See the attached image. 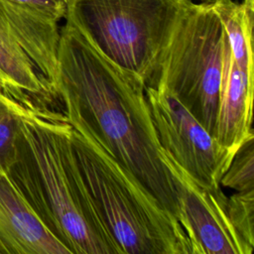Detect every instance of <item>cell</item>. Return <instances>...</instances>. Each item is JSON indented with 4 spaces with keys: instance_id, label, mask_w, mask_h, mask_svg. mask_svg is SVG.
Wrapping results in <instances>:
<instances>
[{
    "instance_id": "obj_1",
    "label": "cell",
    "mask_w": 254,
    "mask_h": 254,
    "mask_svg": "<svg viewBox=\"0 0 254 254\" xmlns=\"http://www.w3.org/2000/svg\"><path fill=\"white\" fill-rule=\"evenodd\" d=\"M58 62L57 95L69 124L91 136L178 220L176 189L143 78L108 59L66 22L60 31Z\"/></svg>"
},
{
    "instance_id": "obj_2",
    "label": "cell",
    "mask_w": 254,
    "mask_h": 254,
    "mask_svg": "<svg viewBox=\"0 0 254 254\" xmlns=\"http://www.w3.org/2000/svg\"><path fill=\"white\" fill-rule=\"evenodd\" d=\"M71 135L63 112L24 107L18 157L7 173L70 254H120L80 175Z\"/></svg>"
},
{
    "instance_id": "obj_3",
    "label": "cell",
    "mask_w": 254,
    "mask_h": 254,
    "mask_svg": "<svg viewBox=\"0 0 254 254\" xmlns=\"http://www.w3.org/2000/svg\"><path fill=\"white\" fill-rule=\"evenodd\" d=\"M80 175L120 254H190L179 221L86 132L72 127Z\"/></svg>"
},
{
    "instance_id": "obj_4",
    "label": "cell",
    "mask_w": 254,
    "mask_h": 254,
    "mask_svg": "<svg viewBox=\"0 0 254 254\" xmlns=\"http://www.w3.org/2000/svg\"><path fill=\"white\" fill-rule=\"evenodd\" d=\"M227 37L210 3H193L159 50L146 86L172 92L211 134Z\"/></svg>"
},
{
    "instance_id": "obj_5",
    "label": "cell",
    "mask_w": 254,
    "mask_h": 254,
    "mask_svg": "<svg viewBox=\"0 0 254 254\" xmlns=\"http://www.w3.org/2000/svg\"><path fill=\"white\" fill-rule=\"evenodd\" d=\"M192 0H67L65 22L146 82L154 60Z\"/></svg>"
},
{
    "instance_id": "obj_6",
    "label": "cell",
    "mask_w": 254,
    "mask_h": 254,
    "mask_svg": "<svg viewBox=\"0 0 254 254\" xmlns=\"http://www.w3.org/2000/svg\"><path fill=\"white\" fill-rule=\"evenodd\" d=\"M162 149L192 179L216 189L235 152L222 146L169 90L145 85Z\"/></svg>"
},
{
    "instance_id": "obj_7",
    "label": "cell",
    "mask_w": 254,
    "mask_h": 254,
    "mask_svg": "<svg viewBox=\"0 0 254 254\" xmlns=\"http://www.w3.org/2000/svg\"><path fill=\"white\" fill-rule=\"evenodd\" d=\"M176 189L181 224L190 254H252L235 231L228 214L227 196L192 179L163 150Z\"/></svg>"
},
{
    "instance_id": "obj_8",
    "label": "cell",
    "mask_w": 254,
    "mask_h": 254,
    "mask_svg": "<svg viewBox=\"0 0 254 254\" xmlns=\"http://www.w3.org/2000/svg\"><path fill=\"white\" fill-rule=\"evenodd\" d=\"M70 254L7 172L0 171V254Z\"/></svg>"
},
{
    "instance_id": "obj_9",
    "label": "cell",
    "mask_w": 254,
    "mask_h": 254,
    "mask_svg": "<svg viewBox=\"0 0 254 254\" xmlns=\"http://www.w3.org/2000/svg\"><path fill=\"white\" fill-rule=\"evenodd\" d=\"M253 88L254 74L234 62L227 41L213 136L222 146L235 153L247 139L254 136Z\"/></svg>"
},
{
    "instance_id": "obj_10",
    "label": "cell",
    "mask_w": 254,
    "mask_h": 254,
    "mask_svg": "<svg viewBox=\"0 0 254 254\" xmlns=\"http://www.w3.org/2000/svg\"><path fill=\"white\" fill-rule=\"evenodd\" d=\"M0 72L21 92L41 107L52 101L53 94L35 64L15 39L0 7Z\"/></svg>"
},
{
    "instance_id": "obj_11",
    "label": "cell",
    "mask_w": 254,
    "mask_h": 254,
    "mask_svg": "<svg viewBox=\"0 0 254 254\" xmlns=\"http://www.w3.org/2000/svg\"><path fill=\"white\" fill-rule=\"evenodd\" d=\"M211 6L219 17L234 62L243 69L254 74L252 32L254 10L243 2L213 0Z\"/></svg>"
},
{
    "instance_id": "obj_12",
    "label": "cell",
    "mask_w": 254,
    "mask_h": 254,
    "mask_svg": "<svg viewBox=\"0 0 254 254\" xmlns=\"http://www.w3.org/2000/svg\"><path fill=\"white\" fill-rule=\"evenodd\" d=\"M24 107L29 106L0 91V171L8 172L17 160Z\"/></svg>"
},
{
    "instance_id": "obj_13",
    "label": "cell",
    "mask_w": 254,
    "mask_h": 254,
    "mask_svg": "<svg viewBox=\"0 0 254 254\" xmlns=\"http://www.w3.org/2000/svg\"><path fill=\"white\" fill-rule=\"evenodd\" d=\"M220 186L240 192L254 190V136L237 150L221 178Z\"/></svg>"
},
{
    "instance_id": "obj_14",
    "label": "cell",
    "mask_w": 254,
    "mask_h": 254,
    "mask_svg": "<svg viewBox=\"0 0 254 254\" xmlns=\"http://www.w3.org/2000/svg\"><path fill=\"white\" fill-rule=\"evenodd\" d=\"M230 221L244 244L254 249V190L235 191L227 196Z\"/></svg>"
},
{
    "instance_id": "obj_15",
    "label": "cell",
    "mask_w": 254,
    "mask_h": 254,
    "mask_svg": "<svg viewBox=\"0 0 254 254\" xmlns=\"http://www.w3.org/2000/svg\"><path fill=\"white\" fill-rule=\"evenodd\" d=\"M13 2L26 5L38 11H41L58 21L64 19L67 0H11Z\"/></svg>"
},
{
    "instance_id": "obj_16",
    "label": "cell",
    "mask_w": 254,
    "mask_h": 254,
    "mask_svg": "<svg viewBox=\"0 0 254 254\" xmlns=\"http://www.w3.org/2000/svg\"><path fill=\"white\" fill-rule=\"evenodd\" d=\"M243 3L246 4L249 8L254 10V0H243Z\"/></svg>"
},
{
    "instance_id": "obj_17",
    "label": "cell",
    "mask_w": 254,
    "mask_h": 254,
    "mask_svg": "<svg viewBox=\"0 0 254 254\" xmlns=\"http://www.w3.org/2000/svg\"><path fill=\"white\" fill-rule=\"evenodd\" d=\"M201 3H211L213 0H198Z\"/></svg>"
}]
</instances>
